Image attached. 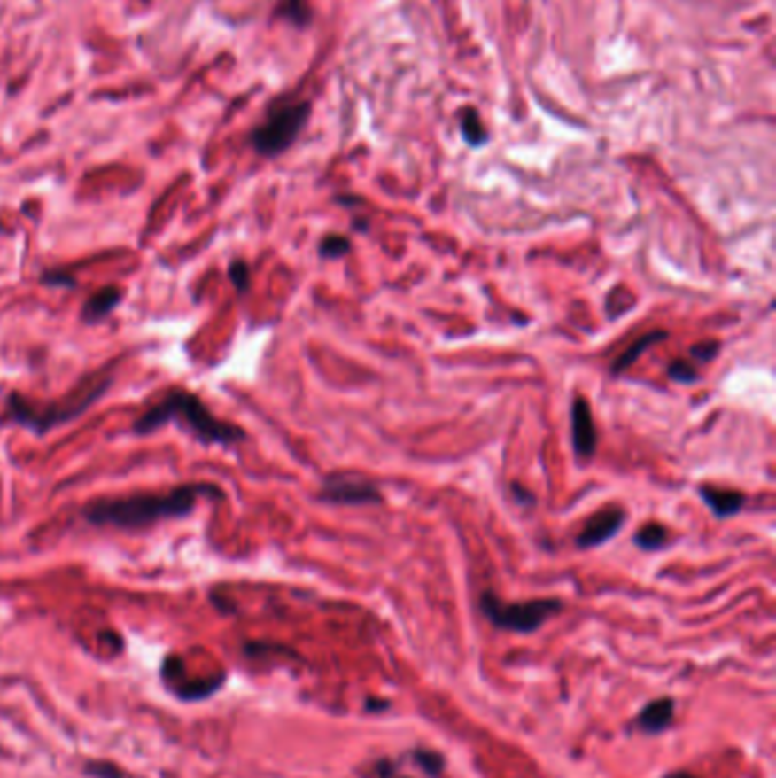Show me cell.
<instances>
[{
  "mask_svg": "<svg viewBox=\"0 0 776 778\" xmlns=\"http://www.w3.org/2000/svg\"><path fill=\"white\" fill-rule=\"evenodd\" d=\"M665 778H699V776H695V774H690V772H671V774H667Z\"/></svg>",
  "mask_w": 776,
  "mask_h": 778,
  "instance_id": "484cf974",
  "label": "cell"
},
{
  "mask_svg": "<svg viewBox=\"0 0 776 778\" xmlns=\"http://www.w3.org/2000/svg\"><path fill=\"white\" fill-rule=\"evenodd\" d=\"M351 253V242L342 235H326L319 242V255L323 260H339Z\"/></svg>",
  "mask_w": 776,
  "mask_h": 778,
  "instance_id": "2e32d148",
  "label": "cell"
},
{
  "mask_svg": "<svg viewBox=\"0 0 776 778\" xmlns=\"http://www.w3.org/2000/svg\"><path fill=\"white\" fill-rule=\"evenodd\" d=\"M365 708L369 710V712H383V710L390 708V701H385V699H367L365 701Z\"/></svg>",
  "mask_w": 776,
  "mask_h": 778,
  "instance_id": "d4e9b609",
  "label": "cell"
},
{
  "mask_svg": "<svg viewBox=\"0 0 776 778\" xmlns=\"http://www.w3.org/2000/svg\"><path fill=\"white\" fill-rule=\"evenodd\" d=\"M121 296L123 292L119 287L107 284V287H103V290H98L85 300V306L80 310V316H82L85 323H98L107 315H112V310H117V306L121 303Z\"/></svg>",
  "mask_w": 776,
  "mask_h": 778,
  "instance_id": "8fae6325",
  "label": "cell"
},
{
  "mask_svg": "<svg viewBox=\"0 0 776 778\" xmlns=\"http://www.w3.org/2000/svg\"><path fill=\"white\" fill-rule=\"evenodd\" d=\"M280 14L285 16L287 21L296 23V26H307L310 23V7H307L306 0H283L280 5Z\"/></svg>",
  "mask_w": 776,
  "mask_h": 778,
  "instance_id": "e0dca14e",
  "label": "cell"
},
{
  "mask_svg": "<svg viewBox=\"0 0 776 778\" xmlns=\"http://www.w3.org/2000/svg\"><path fill=\"white\" fill-rule=\"evenodd\" d=\"M42 284H53V287H75V278L71 274H62V271H46V274L39 278Z\"/></svg>",
  "mask_w": 776,
  "mask_h": 778,
  "instance_id": "7402d4cb",
  "label": "cell"
},
{
  "mask_svg": "<svg viewBox=\"0 0 776 778\" xmlns=\"http://www.w3.org/2000/svg\"><path fill=\"white\" fill-rule=\"evenodd\" d=\"M626 524V510L619 505H608L597 515H592L586 521L583 531L576 535V547L578 548H594L613 540Z\"/></svg>",
  "mask_w": 776,
  "mask_h": 778,
  "instance_id": "52a82bcc",
  "label": "cell"
},
{
  "mask_svg": "<svg viewBox=\"0 0 776 778\" xmlns=\"http://www.w3.org/2000/svg\"><path fill=\"white\" fill-rule=\"evenodd\" d=\"M167 424H178V428L190 432L194 440H198L206 447H212V444L233 447V444L246 440L244 428L212 415L210 408L190 389L174 387L169 392H164L162 399L155 401L151 408H146L135 419L132 432L135 435H151V432L159 431Z\"/></svg>",
  "mask_w": 776,
  "mask_h": 778,
  "instance_id": "7a4b0ae2",
  "label": "cell"
},
{
  "mask_svg": "<svg viewBox=\"0 0 776 778\" xmlns=\"http://www.w3.org/2000/svg\"><path fill=\"white\" fill-rule=\"evenodd\" d=\"M401 778H406V776H401Z\"/></svg>",
  "mask_w": 776,
  "mask_h": 778,
  "instance_id": "4316f807",
  "label": "cell"
},
{
  "mask_svg": "<svg viewBox=\"0 0 776 778\" xmlns=\"http://www.w3.org/2000/svg\"><path fill=\"white\" fill-rule=\"evenodd\" d=\"M570 421H571V444H574V453L578 460H590L597 451V426H594V419H592L590 403H587L586 396H574L570 408Z\"/></svg>",
  "mask_w": 776,
  "mask_h": 778,
  "instance_id": "ba28073f",
  "label": "cell"
},
{
  "mask_svg": "<svg viewBox=\"0 0 776 778\" xmlns=\"http://www.w3.org/2000/svg\"><path fill=\"white\" fill-rule=\"evenodd\" d=\"M410 758H412V763L417 765V767L431 778H439L444 774V767H446V760H444V756L439 751H435V749H423V747L412 749Z\"/></svg>",
  "mask_w": 776,
  "mask_h": 778,
  "instance_id": "4fadbf2b",
  "label": "cell"
},
{
  "mask_svg": "<svg viewBox=\"0 0 776 778\" xmlns=\"http://www.w3.org/2000/svg\"><path fill=\"white\" fill-rule=\"evenodd\" d=\"M374 774H376V778H394V774H396L394 760H387V758H383V760H376Z\"/></svg>",
  "mask_w": 776,
  "mask_h": 778,
  "instance_id": "603a6c76",
  "label": "cell"
},
{
  "mask_svg": "<svg viewBox=\"0 0 776 778\" xmlns=\"http://www.w3.org/2000/svg\"><path fill=\"white\" fill-rule=\"evenodd\" d=\"M85 772L94 778H123L121 769L114 763H107V760H98V763H89L85 767Z\"/></svg>",
  "mask_w": 776,
  "mask_h": 778,
  "instance_id": "44dd1931",
  "label": "cell"
},
{
  "mask_svg": "<svg viewBox=\"0 0 776 778\" xmlns=\"http://www.w3.org/2000/svg\"><path fill=\"white\" fill-rule=\"evenodd\" d=\"M478 603H481V612L492 626H497V628L508 633H519V635L539 631L551 617L563 611V601L554 599V596H549V599L506 603V601L499 599L490 589L483 592Z\"/></svg>",
  "mask_w": 776,
  "mask_h": 778,
  "instance_id": "277c9868",
  "label": "cell"
},
{
  "mask_svg": "<svg viewBox=\"0 0 776 778\" xmlns=\"http://www.w3.org/2000/svg\"><path fill=\"white\" fill-rule=\"evenodd\" d=\"M674 712H676L674 699H671V696H660V699L649 701L645 708L640 710L635 724H638V728L642 733L660 735V733H665L671 726V721H674Z\"/></svg>",
  "mask_w": 776,
  "mask_h": 778,
  "instance_id": "9c48e42d",
  "label": "cell"
},
{
  "mask_svg": "<svg viewBox=\"0 0 776 778\" xmlns=\"http://www.w3.org/2000/svg\"><path fill=\"white\" fill-rule=\"evenodd\" d=\"M633 542L642 551H660L667 544V528L656 524V521H649V524H645V526L635 533Z\"/></svg>",
  "mask_w": 776,
  "mask_h": 778,
  "instance_id": "5bb4252c",
  "label": "cell"
},
{
  "mask_svg": "<svg viewBox=\"0 0 776 778\" xmlns=\"http://www.w3.org/2000/svg\"><path fill=\"white\" fill-rule=\"evenodd\" d=\"M228 276H230V283L235 284V290H237L239 294H246V292H249L251 267L244 262V260H235V262L230 264V268H228Z\"/></svg>",
  "mask_w": 776,
  "mask_h": 778,
  "instance_id": "ac0fdd59",
  "label": "cell"
},
{
  "mask_svg": "<svg viewBox=\"0 0 776 778\" xmlns=\"http://www.w3.org/2000/svg\"><path fill=\"white\" fill-rule=\"evenodd\" d=\"M667 376H670L674 383H681V385H692L699 380V371L695 367H690L686 360H674V362L667 367Z\"/></svg>",
  "mask_w": 776,
  "mask_h": 778,
  "instance_id": "d6986e66",
  "label": "cell"
},
{
  "mask_svg": "<svg viewBox=\"0 0 776 778\" xmlns=\"http://www.w3.org/2000/svg\"><path fill=\"white\" fill-rule=\"evenodd\" d=\"M667 337H670V332H665V331H651V332H645V335H640L638 339H635V342L631 344V346L626 348V351H624L617 360H615L613 367H610V374L622 376L624 371L631 367V364H635L640 358H642V353H645L647 348L656 346V344H660V342H665Z\"/></svg>",
  "mask_w": 776,
  "mask_h": 778,
  "instance_id": "7c38bea8",
  "label": "cell"
},
{
  "mask_svg": "<svg viewBox=\"0 0 776 778\" xmlns=\"http://www.w3.org/2000/svg\"><path fill=\"white\" fill-rule=\"evenodd\" d=\"M221 499L217 485L190 483L169 492H142V494L119 496V499H96L82 508V519L94 526H112L121 531H139L155 526L164 519H180L196 508L201 496Z\"/></svg>",
  "mask_w": 776,
  "mask_h": 778,
  "instance_id": "6da1fadb",
  "label": "cell"
},
{
  "mask_svg": "<svg viewBox=\"0 0 776 778\" xmlns=\"http://www.w3.org/2000/svg\"><path fill=\"white\" fill-rule=\"evenodd\" d=\"M719 348H722V344L718 339H703V342L695 344L690 348V355L695 360H699V362H710V360L718 358Z\"/></svg>",
  "mask_w": 776,
  "mask_h": 778,
  "instance_id": "ffe728a7",
  "label": "cell"
},
{
  "mask_svg": "<svg viewBox=\"0 0 776 778\" xmlns=\"http://www.w3.org/2000/svg\"><path fill=\"white\" fill-rule=\"evenodd\" d=\"M513 492H515V499H517V503H526V505H533L535 503V496L531 494L528 489L519 487V483L513 485Z\"/></svg>",
  "mask_w": 776,
  "mask_h": 778,
  "instance_id": "cb8c5ba5",
  "label": "cell"
},
{
  "mask_svg": "<svg viewBox=\"0 0 776 778\" xmlns=\"http://www.w3.org/2000/svg\"><path fill=\"white\" fill-rule=\"evenodd\" d=\"M699 496L703 499V503L713 510L715 517L719 519H726V517H733L735 512L745 505L747 496L738 489L729 487H715V485H702L699 487Z\"/></svg>",
  "mask_w": 776,
  "mask_h": 778,
  "instance_id": "30bf717a",
  "label": "cell"
},
{
  "mask_svg": "<svg viewBox=\"0 0 776 778\" xmlns=\"http://www.w3.org/2000/svg\"><path fill=\"white\" fill-rule=\"evenodd\" d=\"M460 130H462V139H465L469 146L478 148L485 144L487 139V132L481 123V116L476 110H467L462 112V121H460Z\"/></svg>",
  "mask_w": 776,
  "mask_h": 778,
  "instance_id": "9a60e30c",
  "label": "cell"
},
{
  "mask_svg": "<svg viewBox=\"0 0 776 778\" xmlns=\"http://www.w3.org/2000/svg\"><path fill=\"white\" fill-rule=\"evenodd\" d=\"M110 376H105L101 380H91L89 385L75 389L74 394L66 396L59 403L37 405L21 394H10L5 401V410H3L0 421L27 428L35 435H46L48 431L64 426V424L78 419L82 412L89 410L91 405L105 394L107 387H110Z\"/></svg>",
  "mask_w": 776,
  "mask_h": 778,
  "instance_id": "3957f363",
  "label": "cell"
},
{
  "mask_svg": "<svg viewBox=\"0 0 776 778\" xmlns=\"http://www.w3.org/2000/svg\"><path fill=\"white\" fill-rule=\"evenodd\" d=\"M310 119V103H296L275 110L274 114L253 132V148L264 158H275L285 153L287 148L301 135L303 126Z\"/></svg>",
  "mask_w": 776,
  "mask_h": 778,
  "instance_id": "5b68a950",
  "label": "cell"
},
{
  "mask_svg": "<svg viewBox=\"0 0 776 778\" xmlns=\"http://www.w3.org/2000/svg\"><path fill=\"white\" fill-rule=\"evenodd\" d=\"M319 501L335 505H376L383 503V494L378 485L362 473L339 471L323 478Z\"/></svg>",
  "mask_w": 776,
  "mask_h": 778,
  "instance_id": "8992f818",
  "label": "cell"
}]
</instances>
